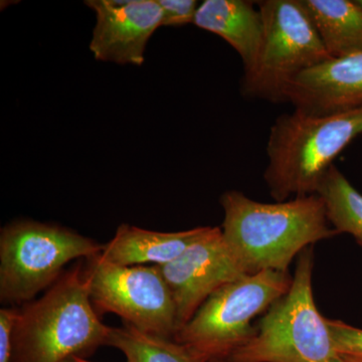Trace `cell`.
I'll list each match as a JSON object with an SVG mask.
<instances>
[{
  "mask_svg": "<svg viewBox=\"0 0 362 362\" xmlns=\"http://www.w3.org/2000/svg\"><path fill=\"white\" fill-rule=\"evenodd\" d=\"M220 202L223 240L247 275L288 273L293 259L305 249L339 235L317 194L266 204L239 190H228Z\"/></svg>",
  "mask_w": 362,
  "mask_h": 362,
  "instance_id": "cell-1",
  "label": "cell"
},
{
  "mask_svg": "<svg viewBox=\"0 0 362 362\" xmlns=\"http://www.w3.org/2000/svg\"><path fill=\"white\" fill-rule=\"evenodd\" d=\"M105 325L90 300L82 263L59 277L45 294L18 307L11 362H66L107 344Z\"/></svg>",
  "mask_w": 362,
  "mask_h": 362,
  "instance_id": "cell-2",
  "label": "cell"
},
{
  "mask_svg": "<svg viewBox=\"0 0 362 362\" xmlns=\"http://www.w3.org/2000/svg\"><path fill=\"white\" fill-rule=\"evenodd\" d=\"M362 135V106L308 115L294 110L278 116L267 141L264 180L275 202L315 194L326 171Z\"/></svg>",
  "mask_w": 362,
  "mask_h": 362,
  "instance_id": "cell-3",
  "label": "cell"
},
{
  "mask_svg": "<svg viewBox=\"0 0 362 362\" xmlns=\"http://www.w3.org/2000/svg\"><path fill=\"white\" fill-rule=\"evenodd\" d=\"M314 249L298 257L291 287L255 326L251 339L230 356L238 362H326L338 356L327 318L314 300Z\"/></svg>",
  "mask_w": 362,
  "mask_h": 362,
  "instance_id": "cell-4",
  "label": "cell"
},
{
  "mask_svg": "<svg viewBox=\"0 0 362 362\" xmlns=\"http://www.w3.org/2000/svg\"><path fill=\"white\" fill-rule=\"evenodd\" d=\"M103 247L63 226L28 220L8 223L0 233V301L20 306L33 301L69 263L96 257Z\"/></svg>",
  "mask_w": 362,
  "mask_h": 362,
  "instance_id": "cell-5",
  "label": "cell"
},
{
  "mask_svg": "<svg viewBox=\"0 0 362 362\" xmlns=\"http://www.w3.org/2000/svg\"><path fill=\"white\" fill-rule=\"evenodd\" d=\"M264 40L256 64L244 73L240 93L247 99L286 103V90L300 74L330 59L302 0L256 1Z\"/></svg>",
  "mask_w": 362,
  "mask_h": 362,
  "instance_id": "cell-6",
  "label": "cell"
},
{
  "mask_svg": "<svg viewBox=\"0 0 362 362\" xmlns=\"http://www.w3.org/2000/svg\"><path fill=\"white\" fill-rule=\"evenodd\" d=\"M293 277L262 271L214 292L173 339L211 359L230 356L255 334L252 319L266 312L291 287Z\"/></svg>",
  "mask_w": 362,
  "mask_h": 362,
  "instance_id": "cell-7",
  "label": "cell"
},
{
  "mask_svg": "<svg viewBox=\"0 0 362 362\" xmlns=\"http://www.w3.org/2000/svg\"><path fill=\"white\" fill-rule=\"evenodd\" d=\"M86 263L90 300L100 315L115 314L136 329L175 338V303L157 267L116 265L100 255Z\"/></svg>",
  "mask_w": 362,
  "mask_h": 362,
  "instance_id": "cell-8",
  "label": "cell"
},
{
  "mask_svg": "<svg viewBox=\"0 0 362 362\" xmlns=\"http://www.w3.org/2000/svg\"><path fill=\"white\" fill-rule=\"evenodd\" d=\"M157 268L175 303L177 331L214 292L247 275L223 240L220 226H213L180 257Z\"/></svg>",
  "mask_w": 362,
  "mask_h": 362,
  "instance_id": "cell-9",
  "label": "cell"
},
{
  "mask_svg": "<svg viewBox=\"0 0 362 362\" xmlns=\"http://www.w3.org/2000/svg\"><path fill=\"white\" fill-rule=\"evenodd\" d=\"M97 23L90 42L95 59L120 65L141 66L147 42L162 26L157 0H89Z\"/></svg>",
  "mask_w": 362,
  "mask_h": 362,
  "instance_id": "cell-10",
  "label": "cell"
},
{
  "mask_svg": "<svg viewBox=\"0 0 362 362\" xmlns=\"http://www.w3.org/2000/svg\"><path fill=\"white\" fill-rule=\"evenodd\" d=\"M286 103L308 115H328L362 106V54L330 58L300 74Z\"/></svg>",
  "mask_w": 362,
  "mask_h": 362,
  "instance_id": "cell-11",
  "label": "cell"
},
{
  "mask_svg": "<svg viewBox=\"0 0 362 362\" xmlns=\"http://www.w3.org/2000/svg\"><path fill=\"white\" fill-rule=\"evenodd\" d=\"M213 226H199L180 232H156L122 223L104 245L100 256L122 266L160 267L180 257L187 247L211 232Z\"/></svg>",
  "mask_w": 362,
  "mask_h": 362,
  "instance_id": "cell-12",
  "label": "cell"
},
{
  "mask_svg": "<svg viewBox=\"0 0 362 362\" xmlns=\"http://www.w3.org/2000/svg\"><path fill=\"white\" fill-rule=\"evenodd\" d=\"M194 25L225 40L240 57L244 73L256 64L265 30L256 1L206 0L197 8Z\"/></svg>",
  "mask_w": 362,
  "mask_h": 362,
  "instance_id": "cell-13",
  "label": "cell"
},
{
  "mask_svg": "<svg viewBox=\"0 0 362 362\" xmlns=\"http://www.w3.org/2000/svg\"><path fill=\"white\" fill-rule=\"evenodd\" d=\"M330 58L362 54L358 0H302Z\"/></svg>",
  "mask_w": 362,
  "mask_h": 362,
  "instance_id": "cell-14",
  "label": "cell"
},
{
  "mask_svg": "<svg viewBox=\"0 0 362 362\" xmlns=\"http://www.w3.org/2000/svg\"><path fill=\"white\" fill-rule=\"evenodd\" d=\"M122 352L127 362H207L206 356L171 338L136 329L129 324L111 327L107 344Z\"/></svg>",
  "mask_w": 362,
  "mask_h": 362,
  "instance_id": "cell-15",
  "label": "cell"
},
{
  "mask_svg": "<svg viewBox=\"0 0 362 362\" xmlns=\"http://www.w3.org/2000/svg\"><path fill=\"white\" fill-rule=\"evenodd\" d=\"M317 194L323 199L330 225L349 233L362 247V194L335 165L324 175Z\"/></svg>",
  "mask_w": 362,
  "mask_h": 362,
  "instance_id": "cell-16",
  "label": "cell"
},
{
  "mask_svg": "<svg viewBox=\"0 0 362 362\" xmlns=\"http://www.w3.org/2000/svg\"><path fill=\"white\" fill-rule=\"evenodd\" d=\"M327 323L337 354L362 361V329L341 320L327 319Z\"/></svg>",
  "mask_w": 362,
  "mask_h": 362,
  "instance_id": "cell-17",
  "label": "cell"
},
{
  "mask_svg": "<svg viewBox=\"0 0 362 362\" xmlns=\"http://www.w3.org/2000/svg\"><path fill=\"white\" fill-rule=\"evenodd\" d=\"M163 18L162 26H180L194 23L199 4L197 0H158Z\"/></svg>",
  "mask_w": 362,
  "mask_h": 362,
  "instance_id": "cell-18",
  "label": "cell"
},
{
  "mask_svg": "<svg viewBox=\"0 0 362 362\" xmlns=\"http://www.w3.org/2000/svg\"><path fill=\"white\" fill-rule=\"evenodd\" d=\"M16 315L18 307H6L0 310V362H11Z\"/></svg>",
  "mask_w": 362,
  "mask_h": 362,
  "instance_id": "cell-19",
  "label": "cell"
},
{
  "mask_svg": "<svg viewBox=\"0 0 362 362\" xmlns=\"http://www.w3.org/2000/svg\"><path fill=\"white\" fill-rule=\"evenodd\" d=\"M207 362H238L233 359L230 356L226 357H214V358L209 359Z\"/></svg>",
  "mask_w": 362,
  "mask_h": 362,
  "instance_id": "cell-20",
  "label": "cell"
},
{
  "mask_svg": "<svg viewBox=\"0 0 362 362\" xmlns=\"http://www.w3.org/2000/svg\"><path fill=\"white\" fill-rule=\"evenodd\" d=\"M326 362H352V361H350L349 358H347V357L340 356V354H338V356L333 357V358H331L330 361H328Z\"/></svg>",
  "mask_w": 362,
  "mask_h": 362,
  "instance_id": "cell-21",
  "label": "cell"
},
{
  "mask_svg": "<svg viewBox=\"0 0 362 362\" xmlns=\"http://www.w3.org/2000/svg\"><path fill=\"white\" fill-rule=\"evenodd\" d=\"M66 362H90L86 361L85 357L75 356L73 358H71L70 361Z\"/></svg>",
  "mask_w": 362,
  "mask_h": 362,
  "instance_id": "cell-22",
  "label": "cell"
},
{
  "mask_svg": "<svg viewBox=\"0 0 362 362\" xmlns=\"http://www.w3.org/2000/svg\"><path fill=\"white\" fill-rule=\"evenodd\" d=\"M345 357H347V356H345ZM347 358H349L350 361H351L352 362H362V361H359V359L351 358V357H347Z\"/></svg>",
  "mask_w": 362,
  "mask_h": 362,
  "instance_id": "cell-23",
  "label": "cell"
},
{
  "mask_svg": "<svg viewBox=\"0 0 362 362\" xmlns=\"http://www.w3.org/2000/svg\"><path fill=\"white\" fill-rule=\"evenodd\" d=\"M359 2H361V4L362 6V0H358Z\"/></svg>",
  "mask_w": 362,
  "mask_h": 362,
  "instance_id": "cell-24",
  "label": "cell"
}]
</instances>
